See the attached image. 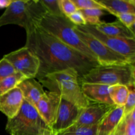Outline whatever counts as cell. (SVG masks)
I'll list each match as a JSON object with an SVG mask.
<instances>
[{
    "label": "cell",
    "instance_id": "obj_1",
    "mask_svg": "<svg viewBox=\"0 0 135 135\" xmlns=\"http://www.w3.org/2000/svg\"><path fill=\"white\" fill-rule=\"evenodd\" d=\"M26 33L25 46L40 61L39 71L36 77L38 81L49 74L67 69H75L80 79L99 65L96 61L63 44L38 25Z\"/></svg>",
    "mask_w": 135,
    "mask_h": 135
},
{
    "label": "cell",
    "instance_id": "obj_2",
    "mask_svg": "<svg viewBox=\"0 0 135 135\" xmlns=\"http://www.w3.org/2000/svg\"><path fill=\"white\" fill-rule=\"evenodd\" d=\"M79 79L75 69H67L49 74L38 82L50 92L58 93L61 98L83 108L88 104V100L82 92Z\"/></svg>",
    "mask_w": 135,
    "mask_h": 135
},
{
    "label": "cell",
    "instance_id": "obj_3",
    "mask_svg": "<svg viewBox=\"0 0 135 135\" xmlns=\"http://www.w3.org/2000/svg\"><path fill=\"white\" fill-rule=\"evenodd\" d=\"M47 13L40 0L12 1L0 16V27L7 25H16L26 32L31 30Z\"/></svg>",
    "mask_w": 135,
    "mask_h": 135
},
{
    "label": "cell",
    "instance_id": "obj_4",
    "mask_svg": "<svg viewBox=\"0 0 135 135\" xmlns=\"http://www.w3.org/2000/svg\"><path fill=\"white\" fill-rule=\"evenodd\" d=\"M38 25L67 46L80 51L91 59L96 61L95 55L76 34L74 29L75 25L67 17L46 13L38 22Z\"/></svg>",
    "mask_w": 135,
    "mask_h": 135
},
{
    "label": "cell",
    "instance_id": "obj_5",
    "mask_svg": "<svg viewBox=\"0 0 135 135\" xmlns=\"http://www.w3.org/2000/svg\"><path fill=\"white\" fill-rule=\"evenodd\" d=\"M79 81L80 84L90 83L108 86L122 84L127 87L134 86V64L99 65L79 79Z\"/></svg>",
    "mask_w": 135,
    "mask_h": 135
},
{
    "label": "cell",
    "instance_id": "obj_6",
    "mask_svg": "<svg viewBox=\"0 0 135 135\" xmlns=\"http://www.w3.org/2000/svg\"><path fill=\"white\" fill-rule=\"evenodd\" d=\"M48 127L36 108L24 100L18 113L7 119L5 130L9 135H42Z\"/></svg>",
    "mask_w": 135,
    "mask_h": 135
},
{
    "label": "cell",
    "instance_id": "obj_7",
    "mask_svg": "<svg viewBox=\"0 0 135 135\" xmlns=\"http://www.w3.org/2000/svg\"><path fill=\"white\" fill-rule=\"evenodd\" d=\"M75 32L82 42L88 47L91 52L95 55L96 61L100 65L120 64H134L125 57L112 51L100 41L90 34L82 32L74 26Z\"/></svg>",
    "mask_w": 135,
    "mask_h": 135
},
{
    "label": "cell",
    "instance_id": "obj_8",
    "mask_svg": "<svg viewBox=\"0 0 135 135\" xmlns=\"http://www.w3.org/2000/svg\"><path fill=\"white\" fill-rule=\"evenodd\" d=\"M75 28L82 32L90 34L112 51L125 57L134 63L135 39L115 38L109 36L100 32L94 26L89 25L75 26Z\"/></svg>",
    "mask_w": 135,
    "mask_h": 135
},
{
    "label": "cell",
    "instance_id": "obj_9",
    "mask_svg": "<svg viewBox=\"0 0 135 135\" xmlns=\"http://www.w3.org/2000/svg\"><path fill=\"white\" fill-rule=\"evenodd\" d=\"M4 59L26 79H36L40 67L38 57L26 46L4 55Z\"/></svg>",
    "mask_w": 135,
    "mask_h": 135
},
{
    "label": "cell",
    "instance_id": "obj_10",
    "mask_svg": "<svg viewBox=\"0 0 135 135\" xmlns=\"http://www.w3.org/2000/svg\"><path fill=\"white\" fill-rule=\"evenodd\" d=\"M114 107L115 105L88 101L86 106L81 108L79 118L72 127H90L98 125L103 117Z\"/></svg>",
    "mask_w": 135,
    "mask_h": 135
},
{
    "label": "cell",
    "instance_id": "obj_11",
    "mask_svg": "<svg viewBox=\"0 0 135 135\" xmlns=\"http://www.w3.org/2000/svg\"><path fill=\"white\" fill-rule=\"evenodd\" d=\"M81 108L61 98L56 119L50 129L57 134L72 127L77 121Z\"/></svg>",
    "mask_w": 135,
    "mask_h": 135
},
{
    "label": "cell",
    "instance_id": "obj_12",
    "mask_svg": "<svg viewBox=\"0 0 135 135\" xmlns=\"http://www.w3.org/2000/svg\"><path fill=\"white\" fill-rule=\"evenodd\" d=\"M60 101L61 96L58 93L45 91L36 106L40 115L50 128L55 121Z\"/></svg>",
    "mask_w": 135,
    "mask_h": 135
},
{
    "label": "cell",
    "instance_id": "obj_13",
    "mask_svg": "<svg viewBox=\"0 0 135 135\" xmlns=\"http://www.w3.org/2000/svg\"><path fill=\"white\" fill-rule=\"evenodd\" d=\"M24 101L23 95L18 87L0 96V112L7 117H14L19 112Z\"/></svg>",
    "mask_w": 135,
    "mask_h": 135
},
{
    "label": "cell",
    "instance_id": "obj_14",
    "mask_svg": "<svg viewBox=\"0 0 135 135\" xmlns=\"http://www.w3.org/2000/svg\"><path fill=\"white\" fill-rule=\"evenodd\" d=\"M82 92L88 101L115 105L109 96V86L100 84L83 83L80 84Z\"/></svg>",
    "mask_w": 135,
    "mask_h": 135
},
{
    "label": "cell",
    "instance_id": "obj_15",
    "mask_svg": "<svg viewBox=\"0 0 135 135\" xmlns=\"http://www.w3.org/2000/svg\"><path fill=\"white\" fill-rule=\"evenodd\" d=\"M17 87L22 92L24 100L35 108L45 92L43 86L36 79H25Z\"/></svg>",
    "mask_w": 135,
    "mask_h": 135
},
{
    "label": "cell",
    "instance_id": "obj_16",
    "mask_svg": "<svg viewBox=\"0 0 135 135\" xmlns=\"http://www.w3.org/2000/svg\"><path fill=\"white\" fill-rule=\"evenodd\" d=\"M123 106L114 107L98 124L96 135H111L123 115Z\"/></svg>",
    "mask_w": 135,
    "mask_h": 135
},
{
    "label": "cell",
    "instance_id": "obj_17",
    "mask_svg": "<svg viewBox=\"0 0 135 135\" xmlns=\"http://www.w3.org/2000/svg\"><path fill=\"white\" fill-rule=\"evenodd\" d=\"M94 26L100 32L109 36L127 39H135L134 30L126 27L119 21L109 23L102 22L100 25Z\"/></svg>",
    "mask_w": 135,
    "mask_h": 135
},
{
    "label": "cell",
    "instance_id": "obj_18",
    "mask_svg": "<svg viewBox=\"0 0 135 135\" xmlns=\"http://www.w3.org/2000/svg\"><path fill=\"white\" fill-rule=\"evenodd\" d=\"M107 11L114 16L121 13L135 14V1L134 0H96Z\"/></svg>",
    "mask_w": 135,
    "mask_h": 135
},
{
    "label": "cell",
    "instance_id": "obj_19",
    "mask_svg": "<svg viewBox=\"0 0 135 135\" xmlns=\"http://www.w3.org/2000/svg\"><path fill=\"white\" fill-rule=\"evenodd\" d=\"M108 92L111 100L115 106L121 107L125 105L129 94V88L127 86L122 84L109 86Z\"/></svg>",
    "mask_w": 135,
    "mask_h": 135
},
{
    "label": "cell",
    "instance_id": "obj_20",
    "mask_svg": "<svg viewBox=\"0 0 135 135\" xmlns=\"http://www.w3.org/2000/svg\"><path fill=\"white\" fill-rule=\"evenodd\" d=\"M26 78L18 72L15 73L11 76L0 81V96L6 93L17 86Z\"/></svg>",
    "mask_w": 135,
    "mask_h": 135
},
{
    "label": "cell",
    "instance_id": "obj_21",
    "mask_svg": "<svg viewBox=\"0 0 135 135\" xmlns=\"http://www.w3.org/2000/svg\"><path fill=\"white\" fill-rule=\"evenodd\" d=\"M83 15L86 25L96 26L102 22L100 20V17L104 15V11L99 9H80L79 10Z\"/></svg>",
    "mask_w": 135,
    "mask_h": 135
},
{
    "label": "cell",
    "instance_id": "obj_22",
    "mask_svg": "<svg viewBox=\"0 0 135 135\" xmlns=\"http://www.w3.org/2000/svg\"><path fill=\"white\" fill-rule=\"evenodd\" d=\"M98 125L90 127H70L65 131L57 133V135H96Z\"/></svg>",
    "mask_w": 135,
    "mask_h": 135
},
{
    "label": "cell",
    "instance_id": "obj_23",
    "mask_svg": "<svg viewBox=\"0 0 135 135\" xmlns=\"http://www.w3.org/2000/svg\"><path fill=\"white\" fill-rule=\"evenodd\" d=\"M47 13L55 16H65L61 11L59 0H40Z\"/></svg>",
    "mask_w": 135,
    "mask_h": 135
},
{
    "label": "cell",
    "instance_id": "obj_24",
    "mask_svg": "<svg viewBox=\"0 0 135 135\" xmlns=\"http://www.w3.org/2000/svg\"><path fill=\"white\" fill-rule=\"evenodd\" d=\"M72 1L78 10L89 9H99L104 10V8L96 1V0H72Z\"/></svg>",
    "mask_w": 135,
    "mask_h": 135
},
{
    "label": "cell",
    "instance_id": "obj_25",
    "mask_svg": "<svg viewBox=\"0 0 135 135\" xmlns=\"http://www.w3.org/2000/svg\"><path fill=\"white\" fill-rule=\"evenodd\" d=\"M16 72L17 71L8 61L4 58L0 60V81Z\"/></svg>",
    "mask_w": 135,
    "mask_h": 135
},
{
    "label": "cell",
    "instance_id": "obj_26",
    "mask_svg": "<svg viewBox=\"0 0 135 135\" xmlns=\"http://www.w3.org/2000/svg\"><path fill=\"white\" fill-rule=\"evenodd\" d=\"M129 94L126 103L123 106V115L130 113L132 111L135 109V92L134 86L128 87Z\"/></svg>",
    "mask_w": 135,
    "mask_h": 135
},
{
    "label": "cell",
    "instance_id": "obj_27",
    "mask_svg": "<svg viewBox=\"0 0 135 135\" xmlns=\"http://www.w3.org/2000/svg\"><path fill=\"white\" fill-rule=\"evenodd\" d=\"M59 5L61 13L67 17L78 11L72 0H59Z\"/></svg>",
    "mask_w": 135,
    "mask_h": 135
},
{
    "label": "cell",
    "instance_id": "obj_28",
    "mask_svg": "<svg viewBox=\"0 0 135 135\" xmlns=\"http://www.w3.org/2000/svg\"><path fill=\"white\" fill-rule=\"evenodd\" d=\"M119 19V21L123 24L126 27L133 30V26L135 22V14L132 13H121L115 16Z\"/></svg>",
    "mask_w": 135,
    "mask_h": 135
},
{
    "label": "cell",
    "instance_id": "obj_29",
    "mask_svg": "<svg viewBox=\"0 0 135 135\" xmlns=\"http://www.w3.org/2000/svg\"><path fill=\"white\" fill-rule=\"evenodd\" d=\"M123 135H135V109L127 114V121Z\"/></svg>",
    "mask_w": 135,
    "mask_h": 135
},
{
    "label": "cell",
    "instance_id": "obj_30",
    "mask_svg": "<svg viewBox=\"0 0 135 135\" xmlns=\"http://www.w3.org/2000/svg\"><path fill=\"white\" fill-rule=\"evenodd\" d=\"M67 18L75 26H81V25H86L85 20H84L83 15L80 13V12L79 10L75 13H73L70 16H69Z\"/></svg>",
    "mask_w": 135,
    "mask_h": 135
},
{
    "label": "cell",
    "instance_id": "obj_31",
    "mask_svg": "<svg viewBox=\"0 0 135 135\" xmlns=\"http://www.w3.org/2000/svg\"><path fill=\"white\" fill-rule=\"evenodd\" d=\"M13 0H0V9L2 8H7Z\"/></svg>",
    "mask_w": 135,
    "mask_h": 135
},
{
    "label": "cell",
    "instance_id": "obj_32",
    "mask_svg": "<svg viewBox=\"0 0 135 135\" xmlns=\"http://www.w3.org/2000/svg\"><path fill=\"white\" fill-rule=\"evenodd\" d=\"M42 135H57L55 133H54L50 127H48L47 129H46L45 130V131L44 132L43 134Z\"/></svg>",
    "mask_w": 135,
    "mask_h": 135
}]
</instances>
